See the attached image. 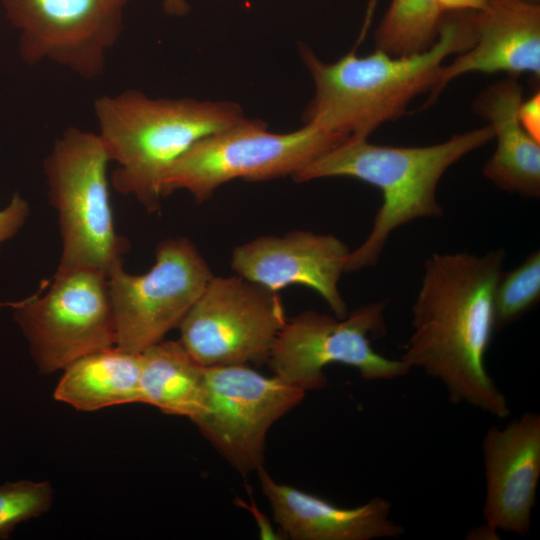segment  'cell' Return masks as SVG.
I'll return each instance as SVG.
<instances>
[{"instance_id":"cell-6","label":"cell","mask_w":540,"mask_h":540,"mask_svg":"<svg viewBox=\"0 0 540 540\" xmlns=\"http://www.w3.org/2000/svg\"><path fill=\"white\" fill-rule=\"evenodd\" d=\"M345 140L311 124L288 133H274L266 123L245 118L196 142L168 172L163 198L184 190L202 203L221 185L238 178L259 182L293 177Z\"/></svg>"},{"instance_id":"cell-1","label":"cell","mask_w":540,"mask_h":540,"mask_svg":"<svg viewBox=\"0 0 540 540\" xmlns=\"http://www.w3.org/2000/svg\"><path fill=\"white\" fill-rule=\"evenodd\" d=\"M503 249L483 255L434 253L426 259L412 305V332L400 359L440 381L448 399L504 419L510 408L489 375L485 355L494 321V296Z\"/></svg>"},{"instance_id":"cell-22","label":"cell","mask_w":540,"mask_h":540,"mask_svg":"<svg viewBox=\"0 0 540 540\" xmlns=\"http://www.w3.org/2000/svg\"><path fill=\"white\" fill-rule=\"evenodd\" d=\"M53 488L48 481L20 480L0 486V539L15 527L46 513L53 503Z\"/></svg>"},{"instance_id":"cell-11","label":"cell","mask_w":540,"mask_h":540,"mask_svg":"<svg viewBox=\"0 0 540 540\" xmlns=\"http://www.w3.org/2000/svg\"><path fill=\"white\" fill-rule=\"evenodd\" d=\"M305 394L248 364L206 367L203 404L191 421L246 477L263 467L266 436L272 425L296 407Z\"/></svg>"},{"instance_id":"cell-7","label":"cell","mask_w":540,"mask_h":540,"mask_svg":"<svg viewBox=\"0 0 540 540\" xmlns=\"http://www.w3.org/2000/svg\"><path fill=\"white\" fill-rule=\"evenodd\" d=\"M387 302L374 301L348 312L345 318L308 310L279 332L266 363L273 375L305 392L327 385L324 368L339 363L355 368L369 381L393 380L411 368L401 359L377 353L372 337L386 334Z\"/></svg>"},{"instance_id":"cell-20","label":"cell","mask_w":540,"mask_h":540,"mask_svg":"<svg viewBox=\"0 0 540 540\" xmlns=\"http://www.w3.org/2000/svg\"><path fill=\"white\" fill-rule=\"evenodd\" d=\"M443 15L438 0H391L375 31V49L393 56L424 52L436 42Z\"/></svg>"},{"instance_id":"cell-12","label":"cell","mask_w":540,"mask_h":540,"mask_svg":"<svg viewBox=\"0 0 540 540\" xmlns=\"http://www.w3.org/2000/svg\"><path fill=\"white\" fill-rule=\"evenodd\" d=\"M133 0H2L26 65L50 61L86 80L101 77Z\"/></svg>"},{"instance_id":"cell-17","label":"cell","mask_w":540,"mask_h":540,"mask_svg":"<svg viewBox=\"0 0 540 540\" xmlns=\"http://www.w3.org/2000/svg\"><path fill=\"white\" fill-rule=\"evenodd\" d=\"M523 87L517 76L499 80L481 91L474 111L492 127L496 149L482 168L487 180L501 190L525 198L540 196V141L519 121Z\"/></svg>"},{"instance_id":"cell-16","label":"cell","mask_w":540,"mask_h":540,"mask_svg":"<svg viewBox=\"0 0 540 540\" xmlns=\"http://www.w3.org/2000/svg\"><path fill=\"white\" fill-rule=\"evenodd\" d=\"M261 489L281 534L293 540H374L399 538L403 525L391 517V503L374 497L347 508L296 487L276 482L258 471Z\"/></svg>"},{"instance_id":"cell-5","label":"cell","mask_w":540,"mask_h":540,"mask_svg":"<svg viewBox=\"0 0 540 540\" xmlns=\"http://www.w3.org/2000/svg\"><path fill=\"white\" fill-rule=\"evenodd\" d=\"M110 162L97 133L73 126L55 139L43 161L62 245L56 272L86 269L108 276L123 265L129 243L114 223Z\"/></svg>"},{"instance_id":"cell-24","label":"cell","mask_w":540,"mask_h":540,"mask_svg":"<svg viewBox=\"0 0 540 540\" xmlns=\"http://www.w3.org/2000/svg\"><path fill=\"white\" fill-rule=\"evenodd\" d=\"M518 117L523 128L535 140L540 141V93H534L526 100H522Z\"/></svg>"},{"instance_id":"cell-3","label":"cell","mask_w":540,"mask_h":540,"mask_svg":"<svg viewBox=\"0 0 540 540\" xmlns=\"http://www.w3.org/2000/svg\"><path fill=\"white\" fill-rule=\"evenodd\" d=\"M98 132L111 162L112 187L158 212L163 182L199 140L245 119L232 101L153 98L136 89L95 99Z\"/></svg>"},{"instance_id":"cell-26","label":"cell","mask_w":540,"mask_h":540,"mask_svg":"<svg viewBox=\"0 0 540 540\" xmlns=\"http://www.w3.org/2000/svg\"><path fill=\"white\" fill-rule=\"evenodd\" d=\"M162 6L166 14L175 17L184 16L190 10L187 0H162Z\"/></svg>"},{"instance_id":"cell-21","label":"cell","mask_w":540,"mask_h":540,"mask_svg":"<svg viewBox=\"0 0 540 540\" xmlns=\"http://www.w3.org/2000/svg\"><path fill=\"white\" fill-rule=\"evenodd\" d=\"M540 298V252L529 254L511 271L500 275L494 296L495 329L518 320Z\"/></svg>"},{"instance_id":"cell-27","label":"cell","mask_w":540,"mask_h":540,"mask_svg":"<svg viewBox=\"0 0 540 540\" xmlns=\"http://www.w3.org/2000/svg\"><path fill=\"white\" fill-rule=\"evenodd\" d=\"M530 3L540 4V0H524Z\"/></svg>"},{"instance_id":"cell-23","label":"cell","mask_w":540,"mask_h":540,"mask_svg":"<svg viewBox=\"0 0 540 540\" xmlns=\"http://www.w3.org/2000/svg\"><path fill=\"white\" fill-rule=\"evenodd\" d=\"M30 215L28 201L15 192L8 204L0 209V245L18 234Z\"/></svg>"},{"instance_id":"cell-15","label":"cell","mask_w":540,"mask_h":540,"mask_svg":"<svg viewBox=\"0 0 540 540\" xmlns=\"http://www.w3.org/2000/svg\"><path fill=\"white\" fill-rule=\"evenodd\" d=\"M475 42L444 64L423 108L454 79L473 72L540 76V4L524 0H489L474 12Z\"/></svg>"},{"instance_id":"cell-2","label":"cell","mask_w":540,"mask_h":540,"mask_svg":"<svg viewBox=\"0 0 540 540\" xmlns=\"http://www.w3.org/2000/svg\"><path fill=\"white\" fill-rule=\"evenodd\" d=\"M474 42V12L458 11L444 13L436 42L417 54L393 56L375 49L358 56L349 51L326 63L300 44L314 83L302 120L347 139H368L384 123L402 117L415 97L429 92L446 59Z\"/></svg>"},{"instance_id":"cell-9","label":"cell","mask_w":540,"mask_h":540,"mask_svg":"<svg viewBox=\"0 0 540 540\" xmlns=\"http://www.w3.org/2000/svg\"><path fill=\"white\" fill-rule=\"evenodd\" d=\"M213 273L185 237L162 240L153 266L134 275L123 265L107 276L116 328V346L141 353L164 339L200 297Z\"/></svg>"},{"instance_id":"cell-4","label":"cell","mask_w":540,"mask_h":540,"mask_svg":"<svg viewBox=\"0 0 540 540\" xmlns=\"http://www.w3.org/2000/svg\"><path fill=\"white\" fill-rule=\"evenodd\" d=\"M494 139L485 126L454 134L428 146H388L349 138L327 150L293 176L296 182L351 177L378 188L382 204L366 239L350 251L344 272L378 263L390 234L420 218H437L443 209L436 197L445 172L467 154Z\"/></svg>"},{"instance_id":"cell-8","label":"cell","mask_w":540,"mask_h":540,"mask_svg":"<svg viewBox=\"0 0 540 540\" xmlns=\"http://www.w3.org/2000/svg\"><path fill=\"white\" fill-rule=\"evenodd\" d=\"M43 294L13 303V317L43 374L116 346L107 276L93 270L55 272Z\"/></svg>"},{"instance_id":"cell-14","label":"cell","mask_w":540,"mask_h":540,"mask_svg":"<svg viewBox=\"0 0 540 540\" xmlns=\"http://www.w3.org/2000/svg\"><path fill=\"white\" fill-rule=\"evenodd\" d=\"M482 448L485 523L527 535L540 479V415L527 411L503 427H490Z\"/></svg>"},{"instance_id":"cell-19","label":"cell","mask_w":540,"mask_h":540,"mask_svg":"<svg viewBox=\"0 0 540 540\" xmlns=\"http://www.w3.org/2000/svg\"><path fill=\"white\" fill-rule=\"evenodd\" d=\"M140 354L141 403L192 420L203 404L206 367L180 340L163 339Z\"/></svg>"},{"instance_id":"cell-25","label":"cell","mask_w":540,"mask_h":540,"mask_svg":"<svg viewBox=\"0 0 540 540\" xmlns=\"http://www.w3.org/2000/svg\"><path fill=\"white\" fill-rule=\"evenodd\" d=\"M489 0H438L444 13L458 11H480L484 9Z\"/></svg>"},{"instance_id":"cell-10","label":"cell","mask_w":540,"mask_h":540,"mask_svg":"<svg viewBox=\"0 0 540 540\" xmlns=\"http://www.w3.org/2000/svg\"><path fill=\"white\" fill-rule=\"evenodd\" d=\"M278 292L239 275L213 276L178 328L205 367L266 362L286 323Z\"/></svg>"},{"instance_id":"cell-18","label":"cell","mask_w":540,"mask_h":540,"mask_svg":"<svg viewBox=\"0 0 540 540\" xmlns=\"http://www.w3.org/2000/svg\"><path fill=\"white\" fill-rule=\"evenodd\" d=\"M141 354L113 346L87 354L66 366L54 398L79 411L141 403Z\"/></svg>"},{"instance_id":"cell-13","label":"cell","mask_w":540,"mask_h":540,"mask_svg":"<svg viewBox=\"0 0 540 540\" xmlns=\"http://www.w3.org/2000/svg\"><path fill=\"white\" fill-rule=\"evenodd\" d=\"M350 251L334 235L295 230L236 246L231 267L236 275L274 292L293 284L311 288L342 319L348 308L338 283Z\"/></svg>"}]
</instances>
